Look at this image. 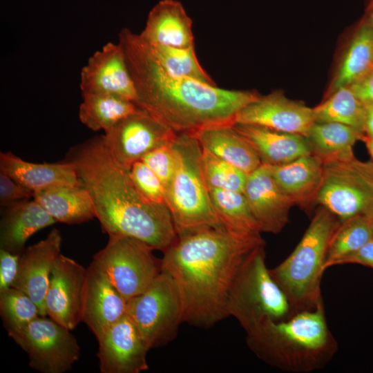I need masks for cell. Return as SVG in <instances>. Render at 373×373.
I'll use <instances>...</instances> for the list:
<instances>
[{
	"label": "cell",
	"mask_w": 373,
	"mask_h": 373,
	"mask_svg": "<svg viewBox=\"0 0 373 373\" xmlns=\"http://www.w3.org/2000/svg\"><path fill=\"white\" fill-rule=\"evenodd\" d=\"M64 161L75 167L103 232L137 238L162 252L175 241L178 233L167 206L140 193L129 169L111 154L104 135L71 148Z\"/></svg>",
	"instance_id": "3957f363"
},
{
	"label": "cell",
	"mask_w": 373,
	"mask_h": 373,
	"mask_svg": "<svg viewBox=\"0 0 373 373\" xmlns=\"http://www.w3.org/2000/svg\"><path fill=\"white\" fill-rule=\"evenodd\" d=\"M365 121L364 132L368 136H373V104H365Z\"/></svg>",
	"instance_id": "b9f144b4"
},
{
	"label": "cell",
	"mask_w": 373,
	"mask_h": 373,
	"mask_svg": "<svg viewBox=\"0 0 373 373\" xmlns=\"http://www.w3.org/2000/svg\"><path fill=\"white\" fill-rule=\"evenodd\" d=\"M316 200L340 222L360 215L373 216V162L355 157L324 162Z\"/></svg>",
	"instance_id": "9c48e42d"
},
{
	"label": "cell",
	"mask_w": 373,
	"mask_h": 373,
	"mask_svg": "<svg viewBox=\"0 0 373 373\" xmlns=\"http://www.w3.org/2000/svg\"><path fill=\"white\" fill-rule=\"evenodd\" d=\"M314 112L316 122H338L364 133L365 106L349 86L332 91Z\"/></svg>",
	"instance_id": "4dcf8cb0"
},
{
	"label": "cell",
	"mask_w": 373,
	"mask_h": 373,
	"mask_svg": "<svg viewBox=\"0 0 373 373\" xmlns=\"http://www.w3.org/2000/svg\"><path fill=\"white\" fill-rule=\"evenodd\" d=\"M227 311L246 332L266 320L281 321L294 314L267 267L265 245L254 249L239 267L229 289Z\"/></svg>",
	"instance_id": "52a82bcc"
},
{
	"label": "cell",
	"mask_w": 373,
	"mask_h": 373,
	"mask_svg": "<svg viewBox=\"0 0 373 373\" xmlns=\"http://www.w3.org/2000/svg\"><path fill=\"white\" fill-rule=\"evenodd\" d=\"M201 166L208 188L243 193L248 174L241 169L204 150Z\"/></svg>",
	"instance_id": "e575fe53"
},
{
	"label": "cell",
	"mask_w": 373,
	"mask_h": 373,
	"mask_svg": "<svg viewBox=\"0 0 373 373\" xmlns=\"http://www.w3.org/2000/svg\"><path fill=\"white\" fill-rule=\"evenodd\" d=\"M177 133L145 111L124 118L104 135V142L114 158L130 169L151 151L172 142Z\"/></svg>",
	"instance_id": "7c38bea8"
},
{
	"label": "cell",
	"mask_w": 373,
	"mask_h": 373,
	"mask_svg": "<svg viewBox=\"0 0 373 373\" xmlns=\"http://www.w3.org/2000/svg\"><path fill=\"white\" fill-rule=\"evenodd\" d=\"M119 44L136 90L135 103L176 133L233 124L237 113L260 96L168 74L151 56L140 35L128 29L120 31Z\"/></svg>",
	"instance_id": "7a4b0ae2"
},
{
	"label": "cell",
	"mask_w": 373,
	"mask_h": 373,
	"mask_svg": "<svg viewBox=\"0 0 373 373\" xmlns=\"http://www.w3.org/2000/svg\"><path fill=\"white\" fill-rule=\"evenodd\" d=\"M172 148L175 167L165 190V203L178 235L202 227L225 228L212 205L198 141L192 133H177Z\"/></svg>",
	"instance_id": "8992f818"
},
{
	"label": "cell",
	"mask_w": 373,
	"mask_h": 373,
	"mask_svg": "<svg viewBox=\"0 0 373 373\" xmlns=\"http://www.w3.org/2000/svg\"><path fill=\"white\" fill-rule=\"evenodd\" d=\"M0 172L33 193L61 186H82L70 162L37 164L25 161L10 151L0 153Z\"/></svg>",
	"instance_id": "ffe728a7"
},
{
	"label": "cell",
	"mask_w": 373,
	"mask_h": 373,
	"mask_svg": "<svg viewBox=\"0 0 373 373\" xmlns=\"http://www.w3.org/2000/svg\"><path fill=\"white\" fill-rule=\"evenodd\" d=\"M34 193L8 175L0 172V203L1 207L33 198Z\"/></svg>",
	"instance_id": "74e56055"
},
{
	"label": "cell",
	"mask_w": 373,
	"mask_h": 373,
	"mask_svg": "<svg viewBox=\"0 0 373 373\" xmlns=\"http://www.w3.org/2000/svg\"><path fill=\"white\" fill-rule=\"evenodd\" d=\"M349 87L364 104H373V68Z\"/></svg>",
	"instance_id": "60d3db41"
},
{
	"label": "cell",
	"mask_w": 373,
	"mask_h": 373,
	"mask_svg": "<svg viewBox=\"0 0 373 373\" xmlns=\"http://www.w3.org/2000/svg\"><path fill=\"white\" fill-rule=\"evenodd\" d=\"M79 117L90 130L108 131L119 121L136 112V104L122 96L107 93L82 94Z\"/></svg>",
	"instance_id": "83f0119b"
},
{
	"label": "cell",
	"mask_w": 373,
	"mask_h": 373,
	"mask_svg": "<svg viewBox=\"0 0 373 373\" xmlns=\"http://www.w3.org/2000/svg\"><path fill=\"white\" fill-rule=\"evenodd\" d=\"M373 238V216L360 215L340 222L329 243L325 269Z\"/></svg>",
	"instance_id": "d6a6232c"
},
{
	"label": "cell",
	"mask_w": 373,
	"mask_h": 373,
	"mask_svg": "<svg viewBox=\"0 0 373 373\" xmlns=\"http://www.w3.org/2000/svg\"><path fill=\"white\" fill-rule=\"evenodd\" d=\"M339 224L337 218L321 206L293 251L269 269L293 314L315 309L323 303L321 278L329 243Z\"/></svg>",
	"instance_id": "5b68a950"
},
{
	"label": "cell",
	"mask_w": 373,
	"mask_h": 373,
	"mask_svg": "<svg viewBox=\"0 0 373 373\" xmlns=\"http://www.w3.org/2000/svg\"><path fill=\"white\" fill-rule=\"evenodd\" d=\"M251 144L262 164L278 165L312 153L307 137L258 125L233 124Z\"/></svg>",
	"instance_id": "7402d4cb"
},
{
	"label": "cell",
	"mask_w": 373,
	"mask_h": 373,
	"mask_svg": "<svg viewBox=\"0 0 373 373\" xmlns=\"http://www.w3.org/2000/svg\"><path fill=\"white\" fill-rule=\"evenodd\" d=\"M264 245L260 236H244L226 228L202 227L178 235L163 252L162 270L177 285L184 323L209 328L228 317L233 280L245 258Z\"/></svg>",
	"instance_id": "6da1fadb"
},
{
	"label": "cell",
	"mask_w": 373,
	"mask_h": 373,
	"mask_svg": "<svg viewBox=\"0 0 373 373\" xmlns=\"http://www.w3.org/2000/svg\"><path fill=\"white\" fill-rule=\"evenodd\" d=\"M315 122L314 108L280 92L259 96L243 107L234 119V124L258 125L305 137Z\"/></svg>",
	"instance_id": "9a60e30c"
},
{
	"label": "cell",
	"mask_w": 373,
	"mask_h": 373,
	"mask_svg": "<svg viewBox=\"0 0 373 373\" xmlns=\"http://www.w3.org/2000/svg\"><path fill=\"white\" fill-rule=\"evenodd\" d=\"M363 142H365L367 150L373 160V136L365 135Z\"/></svg>",
	"instance_id": "7bdbcfd3"
},
{
	"label": "cell",
	"mask_w": 373,
	"mask_h": 373,
	"mask_svg": "<svg viewBox=\"0 0 373 373\" xmlns=\"http://www.w3.org/2000/svg\"><path fill=\"white\" fill-rule=\"evenodd\" d=\"M358 264L373 269V238L356 251L338 260L334 265Z\"/></svg>",
	"instance_id": "ab89813d"
},
{
	"label": "cell",
	"mask_w": 373,
	"mask_h": 373,
	"mask_svg": "<svg viewBox=\"0 0 373 373\" xmlns=\"http://www.w3.org/2000/svg\"><path fill=\"white\" fill-rule=\"evenodd\" d=\"M153 250L137 238L112 235L92 262L128 300L144 292L161 273L162 260Z\"/></svg>",
	"instance_id": "30bf717a"
},
{
	"label": "cell",
	"mask_w": 373,
	"mask_h": 373,
	"mask_svg": "<svg viewBox=\"0 0 373 373\" xmlns=\"http://www.w3.org/2000/svg\"><path fill=\"white\" fill-rule=\"evenodd\" d=\"M140 36L151 44L176 48L194 46L192 21L180 2L162 0L149 12Z\"/></svg>",
	"instance_id": "44dd1931"
},
{
	"label": "cell",
	"mask_w": 373,
	"mask_h": 373,
	"mask_svg": "<svg viewBox=\"0 0 373 373\" xmlns=\"http://www.w3.org/2000/svg\"><path fill=\"white\" fill-rule=\"evenodd\" d=\"M372 29H373V7H372Z\"/></svg>",
	"instance_id": "ee69618b"
},
{
	"label": "cell",
	"mask_w": 373,
	"mask_h": 373,
	"mask_svg": "<svg viewBox=\"0 0 373 373\" xmlns=\"http://www.w3.org/2000/svg\"><path fill=\"white\" fill-rule=\"evenodd\" d=\"M0 314L8 332L23 327L41 316L34 300L13 287L0 292Z\"/></svg>",
	"instance_id": "836d02e7"
},
{
	"label": "cell",
	"mask_w": 373,
	"mask_h": 373,
	"mask_svg": "<svg viewBox=\"0 0 373 373\" xmlns=\"http://www.w3.org/2000/svg\"><path fill=\"white\" fill-rule=\"evenodd\" d=\"M173 141L151 151L141 159L159 178L164 191L171 181L175 167Z\"/></svg>",
	"instance_id": "8d00e7d4"
},
{
	"label": "cell",
	"mask_w": 373,
	"mask_h": 373,
	"mask_svg": "<svg viewBox=\"0 0 373 373\" xmlns=\"http://www.w3.org/2000/svg\"><path fill=\"white\" fill-rule=\"evenodd\" d=\"M213 207L222 225L244 236H260L243 193L208 188Z\"/></svg>",
	"instance_id": "f1b7e54d"
},
{
	"label": "cell",
	"mask_w": 373,
	"mask_h": 373,
	"mask_svg": "<svg viewBox=\"0 0 373 373\" xmlns=\"http://www.w3.org/2000/svg\"><path fill=\"white\" fill-rule=\"evenodd\" d=\"M373 68V29L363 24L354 35L334 79L331 91L349 86Z\"/></svg>",
	"instance_id": "f546056e"
},
{
	"label": "cell",
	"mask_w": 373,
	"mask_h": 373,
	"mask_svg": "<svg viewBox=\"0 0 373 373\" xmlns=\"http://www.w3.org/2000/svg\"><path fill=\"white\" fill-rule=\"evenodd\" d=\"M126 314L149 350L173 341L183 321L181 296L173 278L162 270L142 294L127 300Z\"/></svg>",
	"instance_id": "ba28073f"
},
{
	"label": "cell",
	"mask_w": 373,
	"mask_h": 373,
	"mask_svg": "<svg viewBox=\"0 0 373 373\" xmlns=\"http://www.w3.org/2000/svg\"><path fill=\"white\" fill-rule=\"evenodd\" d=\"M33 199L56 222L79 224L96 218L90 195L82 186L51 187L34 193Z\"/></svg>",
	"instance_id": "484cf974"
},
{
	"label": "cell",
	"mask_w": 373,
	"mask_h": 373,
	"mask_svg": "<svg viewBox=\"0 0 373 373\" xmlns=\"http://www.w3.org/2000/svg\"><path fill=\"white\" fill-rule=\"evenodd\" d=\"M0 222V249L21 254L34 233L56 222L33 198L5 207Z\"/></svg>",
	"instance_id": "603a6c76"
},
{
	"label": "cell",
	"mask_w": 373,
	"mask_h": 373,
	"mask_svg": "<svg viewBox=\"0 0 373 373\" xmlns=\"http://www.w3.org/2000/svg\"><path fill=\"white\" fill-rule=\"evenodd\" d=\"M127 300L93 262L86 269L82 322L97 340L126 314Z\"/></svg>",
	"instance_id": "d6986e66"
},
{
	"label": "cell",
	"mask_w": 373,
	"mask_h": 373,
	"mask_svg": "<svg viewBox=\"0 0 373 373\" xmlns=\"http://www.w3.org/2000/svg\"><path fill=\"white\" fill-rule=\"evenodd\" d=\"M363 132L338 122H315L307 138L313 154L328 160H347L354 158V146L363 141Z\"/></svg>",
	"instance_id": "4316f807"
},
{
	"label": "cell",
	"mask_w": 373,
	"mask_h": 373,
	"mask_svg": "<svg viewBox=\"0 0 373 373\" xmlns=\"http://www.w3.org/2000/svg\"><path fill=\"white\" fill-rule=\"evenodd\" d=\"M269 165L280 189L295 204L306 206L316 199L323 175V160L311 153L289 162Z\"/></svg>",
	"instance_id": "d4e9b609"
},
{
	"label": "cell",
	"mask_w": 373,
	"mask_h": 373,
	"mask_svg": "<svg viewBox=\"0 0 373 373\" xmlns=\"http://www.w3.org/2000/svg\"><path fill=\"white\" fill-rule=\"evenodd\" d=\"M243 194L260 232L276 234L287 225L295 203L276 183L268 164L248 174Z\"/></svg>",
	"instance_id": "2e32d148"
},
{
	"label": "cell",
	"mask_w": 373,
	"mask_h": 373,
	"mask_svg": "<svg viewBox=\"0 0 373 373\" xmlns=\"http://www.w3.org/2000/svg\"><path fill=\"white\" fill-rule=\"evenodd\" d=\"M80 89L82 94H115L135 102L136 90L119 43L106 44L89 58L81 71Z\"/></svg>",
	"instance_id": "e0dca14e"
},
{
	"label": "cell",
	"mask_w": 373,
	"mask_h": 373,
	"mask_svg": "<svg viewBox=\"0 0 373 373\" xmlns=\"http://www.w3.org/2000/svg\"><path fill=\"white\" fill-rule=\"evenodd\" d=\"M46 316H39L8 333L26 352L32 369L40 373H64L79 360L80 347L71 330Z\"/></svg>",
	"instance_id": "8fae6325"
},
{
	"label": "cell",
	"mask_w": 373,
	"mask_h": 373,
	"mask_svg": "<svg viewBox=\"0 0 373 373\" xmlns=\"http://www.w3.org/2000/svg\"><path fill=\"white\" fill-rule=\"evenodd\" d=\"M129 173L135 186L144 198L155 203L166 204L165 191L160 180L142 160L133 163Z\"/></svg>",
	"instance_id": "d590c367"
},
{
	"label": "cell",
	"mask_w": 373,
	"mask_h": 373,
	"mask_svg": "<svg viewBox=\"0 0 373 373\" xmlns=\"http://www.w3.org/2000/svg\"><path fill=\"white\" fill-rule=\"evenodd\" d=\"M193 134L202 150L233 164L247 174L262 164L255 149L233 124L207 126Z\"/></svg>",
	"instance_id": "cb8c5ba5"
},
{
	"label": "cell",
	"mask_w": 373,
	"mask_h": 373,
	"mask_svg": "<svg viewBox=\"0 0 373 373\" xmlns=\"http://www.w3.org/2000/svg\"><path fill=\"white\" fill-rule=\"evenodd\" d=\"M61 242L60 231L54 228L44 239L25 249L20 254L17 275L12 286L27 294L42 316H46L45 297L52 269L61 254Z\"/></svg>",
	"instance_id": "ac0fdd59"
},
{
	"label": "cell",
	"mask_w": 373,
	"mask_h": 373,
	"mask_svg": "<svg viewBox=\"0 0 373 373\" xmlns=\"http://www.w3.org/2000/svg\"><path fill=\"white\" fill-rule=\"evenodd\" d=\"M140 38L151 56L168 74L175 77L192 78L216 85L198 61L194 46L176 48L151 44L145 41L141 37Z\"/></svg>",
	"instance_id": "1f68e13d"
},
{
	"label": "cell",
	"mask_w": 373,
	"mask_h": 373,
	"mask_svg": "<svg viewBox=\"0 0 373 373\" xmlns=\"http://www.w3.org/2000/svg\"><path fill=\"white\" fill-rule=\"evenodd\" d=\"M86 269L60 254L51 271L45 297L46 316L70 330L82 322Z\"/></svg>",
	"instance_id": "4fadbf2b"
},
{
	"label": "cell",
	"mask_w": 373,
	"mask_h": 373,
	"mask_svg": "<svg viewBox=\"0 0 373 373\" xmlns=\"http://www.w3.org/2000/svg\"><path fill=\"white\" fill-rule=\"evenodd\" d=\"M102 373H140L149 370L147 345L125 314L97 339Z\"/></svg>",
	"instance_id": "5bb4252c"
},
{
	"label": "cell",
	"mask_w": 373,
	"mask_h": 373,
	"mask_svg": "<svg viewBox=\"0 0 373 373\" xmlns=\"http://www.w3.org/2000/svg\"><path fill=\"white\" fill-rule=\"evenodd\" d=\"M20 255L0 249V292L11 287L18 272Z\"/></svg>",
	"instance_id": "f35d334b"
},
{
	"label": "cell",
	"mask_w": 373,
	"mask_h": 373,
	"mask_svg": "<svg viewBox=\"0 0 373 373\" xmlns=\"http://www.w3.org/2000/svg\"><path fill=\"white\" fill-rule=\"evenodd\" d=\"M246 333L248 347L260 360L285 372L321 369L338 350L323 303L284 320H266Z\"/></svg>",
	"instance_id": "277c9868"
}]
</instances>
